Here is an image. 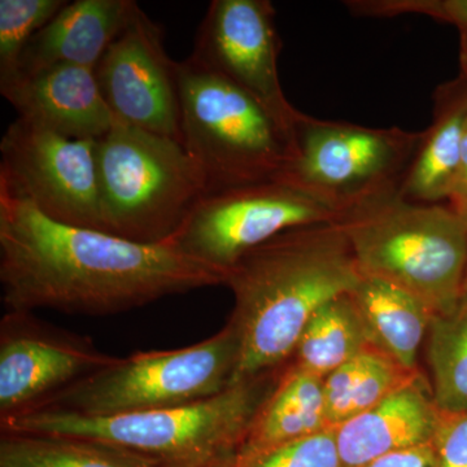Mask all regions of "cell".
Segmentation results:
<instances>
[{
  "mask_svg": "<svg viewBox=\"0 0 467 467\" xmlns=\"http://www.w3.org/2000/svg\"><path fill=\"white\" fill-rule=\"evenodd\" d=\"M461 196V195H460Z\"/></svg>",
  "mask_w": 467,
  "mask_h": 467,
  "instance_id": "e575fe53",
  "label": "cell"
},
{
  "mask_svg": "<svg viewBox=\"0 0 467 467\" xmlns=\"http://www.w3.org/2000/svg\"><path fill=\"white\" fill-rule=\"evenodd\" d=\"M441 411L420 371L376 407L335 427L344 467H362L395 451L432 444Z\"/></svg>",
  "mask_w": 467,
  "mask_h": 467,
  "instance_id": "9a60e30c",
  "label": "cell"
},
{
  "mask_svg": "<svg viewBox=\"0 0 467 467\" xmlns=\"http://www.w3.org/2000/svg\"><path fill=\"white\" fill-rule=\"evenodd\" d=\"M461 218H462L463 223H465L467 229V212L465 213H459Z\"/></svg>",
  "mask_w": 467,
  "mask_h": 467,
  "instance_id": "d6a6232c",
  "label": "cell"
},
{
  "mask_svg": "<svg viewBox=\"0 0 467 467\" xmlns=\"http://www.w3.org/2000/svg\"><path fill=\"white\" fill-rule=\"evenodd\" d=\"M182 144L207 193L263 182L290 171L297 138L263 106L192 55L178 61Z\"/></svg>",
  "mask_w": 467,
  "mask_h": 467,
  "instance_id": "5b68a950",
  "label": "cell"
},
{
  "mask_svg": "<svg viewBox=\"0 0 467 467\" xmlns=\"http://www.w3.org/2000/svg\"><path fill=\"white\" fill-rule=\"evenodd\" d=\"M202 465V463H201ZM73 436L0 432V467H198Z\"/></svg>",
  "mask_w": 467,
  "mask_h": 467,
  "instance_id": "ffe728a7",
  "label": "cell"
},
{
  "mask_svg": "<svg viewBox=\"0 0 467 467\" xmlns=\"http://www.w3.org/2000/svg\"><path fill=\"white\" fill-rule=\"evenodd\" d=\"M137 5L134 0L67 3L50 23L30 39L12 76L30 75L55 66L95 69Z\"/></svg>",
  "mask_w": 467,
  "mask_h": 467,
  "instance_id": "2e32d148",
  "label": "cell"
},
{
  "mask_svg": "<svg viewBox=\"0 0 467 467\" xmlns=\"http://www.w3.org/2000/svg\"><path fill=\"white\" fill-rule=\"evenodd\" d=\"M467 192V126L465 134L462 138V146H461V159L459 175H457L456 186H454L453 192L450 201L459 198L460 195Z\"/></svg>",
  "mask_w": 467,
  "mask_h": 467,
  "instance_id": "f1b7e54d",
  "label": "cell"
},
{
  "mask_svg": "<svg viewBox=\"0 0 467 467\" xmlns=\"http://www.w3.org/2000/svg\"><path fill=\"white\" fill-rule=\"evenodd\" d=\"M430 383L441 413L467 411V294L456 308L435 315L426 337Z\"/></svg>",
  "mask_w": 467,
  "mask_h": 467,
  "instance_id": "603a6c76",
  "label": "cell"
},
{
  "mask_svg": "<svg viewBox=\"0 0 467 467\" xmlns=\"http://www.w3.org/2000/svg\"><path fill=\"white\" fill-rule=\"evenodd\" d=\"M95 147L17 117L0 140V192L57 223L104 233Z\"/></svg>",
  "mask_w": 467,
  "mask_h": 467,
  "instance_id": "9c48e42d",
  "label": "cell"
},
{
  "mask_svg": "<svg viewBox=\"0 0 467 467\" xmlns=\"http://www.w3.org/2000/svg\"><path fill=\"white\" fill-rule=\"evenodd\" d=\"M361 276L342 223L296 227L245 254L225 282L239 342L233 386L287 367L313 315Z\"/></svg>",
  "mask_w": 467,
  "mask_h": 467,
  "instance_id": "7a4b0ae2",
  "label": "cell"
},
{
  "mask_svg": "<svg viewBox=\"0 0 467 467\" xmlns=\"http://www.w3.org/2000/svg\"><path fill=\"white\" fill-rule=\"evenodd\" d=\"M232 457L233 454H230V456L209 461V462L202 463V465L198 467H232Z\"/></svg>",
  "mask_w": 467,
  "mask_h": 467,
  "instance_id": "1f68e13d",
  "label": "cell"
},
{
  "mask_svg": "<svg viewBox=\"0 0 467 467\" xmlns=\"http://www.w3.org/2000/svg\"><path fill=\"white\" fill-rule=\"evenodd\" d=\"M426 133L316 121L306 116L297 130V155L288 177L316 192L353 205L393 193L396 171Z\"/></svg>",
  "mask_w": 467,
  "mask_h": 467,
  "instance_id": "30bf717a",
  "label": "cell"
},
{
  "mask_svg": "<svg viewBox=\"0 0 467 467\" xmlns=\"http://www.w3.org/2000/svg\"><path fill=\"white\" fill-rule=\"evenodd\" d=\"M463 292H466V294H467V273H466V278H465V287H463Z\"/></svg>",
  "mask_w": 467,
  "mask_h": 467,
  "instance_id": "836d02e7",
  "label": "cell"
},
{
  "mask_svg": "<svg viewBox=\"0 0 467 467\" xmlns=\"http://www.w3.org/2000/svg\"><path fill=\"white\" fill-rule=\"evenodd\" d=\"M238 358V337L226 322L193 346L117 358L38 410L106 417L195 404L233 386Z\"/></svg>",
  "mask_w": 467,
  "mask_h": 467,
  "instance_id": "52a82bcc",
  "label": "cell"
},
{
  "mask_svg": "<svg viewBox=\"0 0 467 467\" xmlns=\"http://www.w3.org/2000/svg\"><path fill=\"white\" fill-rule=\"evenodd\" d=\"M177 67L165 50L161 26L138 5L95 75L117 119L182 143Z\"/></svg>",
  "mask_w": 467,
  "mask_h": 467,
  "instance_id": "4fadbf2b",
  "label": "cell"
},
{
  "mask_svg": "<svg viewBox=\"0 0 467 467\" xmlns=\"http://www.w3.org/2000/svg\"><path fill=\"white\" fill-rule=\"evenodd\" d=\"M370 346L367 326L348 292L327 301L313 315L291 364L325 379Z\"/></svg>",
  "mask_w": 467,
  "mask_h": 467,
  "instance_id": "7402d4cb",
  "label": "cell"
},
{
  "mask_svg": "<svg viewBox=\"0 0 467 467\" xmlns=\"http://www.w3.org/2000/svg\"><path fill=\"white\" fill-rule=\"evenodd\" d=\"M451 207L457 212V213H465L467 212V192L459 196V198L451 201Z\"/></svg>",
  "mask_w": 467,
  "mask_h": 467,
  "instance_id": "4dcf8cb0",
  "label": "cell"
},
{
  "mask_svg": "<svg viewBox=\"0 0 467 467\" xmlns=\"http://www.w3.org/2000/svg\"><path fill=\"white\" fill-rule=\"evenodd\" d=\"M275 18L267 0H213L199 26L192 57L250 94L297 138L306 115L288 103L282 90Z\"/></svg>",
  "mask_w": 467,
  "mask_h": 467,
  "instance_id": "7c38bea8",
  "label": "cell"
},
{
  "mask_svg": "<svg viewBox=\"0 0 467 467\" xmlns=\"http://www.w3.org/2000/svg\"><path fill=\"white\" fill-rule=\"evenodd\" d=\"M90 337L5 310L0 321V420L24 416L117 361Z\"/></svg>",
  "mask_w": 467,
  "mask_h": 467,
  "instance_id": "8fae6325",
  "label": "cell"
},
{
  "mask_svg": "<svg viewBox=\"0 0 467 467\" xmlns=\"http://www.w3.org/2000/svg\"><path fill=\"white\" fill-rule=\"evenodd\" d=\"M362 467H438L434 445L395 451L367 463Z\"/></svg>",
  "mask_w": 467,
  "mask_h": 467,
  "instance_id": "83f0119b",
  "label": "cell"
},
{
  "mask_svg": "<svg viewBox=\"0 0 467 467\" xmlns=\"http://www.w3.org/2000/svg\"><path fill=\"white\" fill-rule=\"evenodd\" d=\"M331 429L324 379L288 364L252 420L235 456H248Z\"/></svg>",
  "mask_w": 467,
  "mask_h": 467,
  "instance_id": "e0dca14e",
  "label": "cell"
},
{
  "mask_svg": "<svg viewBox=\"0 0 467 467\" xmlns=\"http://www.w3.org/2000/svg\"><path fill=\"white\" fill-rule=\"evenodd\" d=\"M370 342L409 370L418 358L434 313L423 301L383 279L362 275L350 291Z\"/></svg>",
  "mask_w": 467,
  "mask_h": 467,
  "instance_id": "ac0fdd59",
  "label": "cell"
},
{
  "mask_svg": "<svg viewBox=\"0 0 467 467\" xmlns=\"http://www.w3.org/2000/svg\"><path fill=\"white\" fill-rule=\"evenodd\" d=\"M285 368L195 404L106 417L36 410L0 420V432L94 439L155 459L201 465L235 453Z\"/></svg>",
  "mask_w": 467,
  "mask_h": 467,
  "instance_id": "3957f363",
  "label": "cell"
},
{
  "mask_svg": "<svg viewBox=\"0 0 467 467\" xmlns=\"http://www.w3.org/2000/svg\"><path fill=\"white\" fill-rule=\"evenodd\" d=\"M409 370L370 346L324 379L326 410L331 427L343 425L413 380Z\"/></svg>",
  "mask_w": 467,
  "mask_h": 467,
  "instance_id": "44dd1931",
  "label": "cell"
},
{
  "mask_svg": "<svg viewBox=\"0 0 467 467\" xmlns=\"http://www.w3.org/2000/svg\"><path fill=\"white\" fill-rule=\"evenodd\" d=\"M460 60L461 70H462V77L461 78L467 84V34H461Z\"/></svg>",
  "mask_w": 467,
  "mask_h": 467,
  "instance_id": "f546056e",
  "label": "cell"
},
{
  "mask_svg": "<svg viewBox=\"0 0 467 467\" xmlns=\"http://www.w3.org/2000/svg\"><path fill=\"white\" fill-rule=\"evenodd\" d=\"M232 467H344L335 427L259 451L232 457Z\"/></svg>",
  "mask_w": 467,
  "mask_h": 467,
  "instance_id": "d4e9b609",
  "label": "cell"
},
{
  "mask_svg": "<svg viewBox=\"0 0 467 467\" xmlns=\"http://www.w3.org/2000/svg\"><path fill=\"white\" fill-rule=\"evenodd\" d=\"M226 276L173 245L64 225L0 192L5 310L117 315L173 295L225 285Z\"/></svg>",
  "mask_w": 467,
  "mask_h": 467,
  "instance_id": "6da1fadb",
  "label": "cell"
},
{
  "mask_svg": "<svg viewBox=\"0 0 467 467\" xmlns=\"http://www.w3.org/2000/svg\"><path fill=\"white\" fill-rule=\"evenodd\" d=\"M342 223L362 275L410 292L434 315L456 308L465 287L467 229L453 208L393 192Z\"/></svg>",
  "mask_w": 467,
  "mask_h": 467,
  "instance_id": "277c9868",
  "label": "cell"
},
{
  "mask_svg": "<svg viewBox=\"0 0 467 467\" xmlns=\"http://www.w3.org/2000/svg\"><path fill=\"white\" fill-rule=\"evenodd\" d=\"M66 0H0V81L14 75L27 43Z\"/></svg>",
  "mask_w": 467,
  "mask_h": 467,
  "instance_id": "cb8c5ba5",
  "label": "cell"
},
{
  "mask_svg": "<svg viewBox=\"0 0 467 467\" xmlns=\"http://www.w3.org/2000/svg\"><path fill=\"white\" fill-rule=\"evenodd\" d=\"M95 153L104 233L168 244L207 193L201 168L173 138L116 119Z\"/></svg>",
  "mask_w": 467,
  "mask_h": 467,
  "instance_id": "8992f818",
  "label": "cell"
},
{
  "mask_svg": "<svg viewBox=\"0 0 467 467\" xmlns=\"http://www.w3.org/2000/svg\"><path fill=\"white\" fill-rule=\"evenodd\" d=\"M359 207L316 192L284 174L205 193L168 244L227 275L245 254L279 234L343 223Z\"/></svg>",
  "mask_w": 467,
  "mask_h": 467,
  "instance_id": "ba28073f",
  "label": "cell"
},
{
  "mask_svg": "<svg viewBox=\"0 0 467 467\" xmlns=\"http://www.w3.org/2000/svg\"><path fill=\"white\" fill-rule=\"evenodd\" d=\"M382 5V3H380ZM373 7L386 9L389 14L391 9L399 12H420L427 16L441 18L442 21L453 24L461 30V34H467V0H411V2H389V5H373Z\"/></svg>",
  "mask_w": 467,
  "mask_h": 467,
  "instance_id": "4316f807",
  "label": "cell"
},
{
  "mask_svg": "<svg viewBox=\"0 0 467 467\" xmlns=\"http://www.w3.org/2000/svg\"><path fill=\"white\" fill-rule=\"evenodd\" d=\"M0 91L20 119L70 140H100L116 119L91 67L55 66L12 76L0 81Z\"/></svg>",
  "mask_w": 467,
  "mask_h": 467,
  "instance_id": "5bb4252c",
  "label": "cell"
},
{
  "mask_svg": "<svg viewBox=\"0 0 467 467\" xmlns=\"http://www.w3.org/2000/svg\"><path fill=\"white\" fill-rule=\"evenodd\" d=\"M441 115L420 144L400 195L438 204L450 199L459 175L461 146L467 126V84L462 78L442 98Z\"/></svg>",
  "mask_w": 467,
  "mask_h": 467,
  "instance_id": "d6986e66",
  "label": "cell"
},
{
  "mask_svg": "<svg viewBox=\"0 0 467 467\" xmlns=\"http://www.w3.org/2000/svg\"><path fill=\"white\" fill-rule=\"evenodd\" d=\"M432 445L438 467H467V411L441 413V425Z\"/></svg>",
  "mask_w": 467,
  "mask_h": 467,
  "instance_id": "484cf974",
  "label": "cell"
}]
</instances>
